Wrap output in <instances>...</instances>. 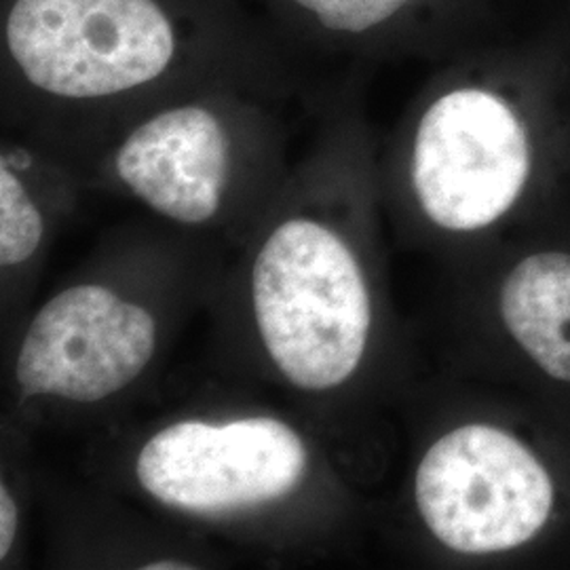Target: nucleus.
<instances>
[{
    "label": "nucleus",
    "instance_id": "obj_1",
    "mask_svg": "<svg viewBox=\"0 0 570 570\" xmlns=\"http://www.w3.org/2000/svg\"><path fill=\"white\" fill-rule=\"evenodd\" d=\"M252 301L266 351L292 385L338 387L360 366L370 332L366 282L326 226L306 218L277 226L256 258Z\"/></svg>",
    "mask_w": 570,
    "mask_h": 570
},
{
    "label": "nucleus",
    "instance_id": "obj_2",
    "mask_svg": "<svg viewBox=\"0 0 570 570\" xmlns=\"http://www.w3.org/2000/svg\"><path fill=\"white\" fill-rule=\"evenodd\" d=\"M4 37L28 81L72 100L155 81L176 53L157 0H16Z\"/></svg>",
    "mask_w": 570,
    "mask_h": 570
},
{
    "label": "nucleus",
    "instance_id": "obj_3",
    "mask_svg": "<svg viewBox=\"0 0 570 570\" xmlns=\"http://www.w3.org/2000/svg\"><path fill=\"white\" fill-rule=\"evenodd\" d=\"M416 505L450 550L494 553L530 541L550 518L543 465L510 433L465 425L438 440L416 471Z\"/></svg>",
    "mask_w": 570,
    "mask_h": 570
},
{
    "label": "nucleus",
    "instance_id": "obj_4",
    "mask_svg": "<svg viewBox=\"0 0 570 570\" xmlns=\"http://www.w3.org/2000/svg\"><path fill=\"white\" fill-rule=\"evenodd\" d=\"M306 449L277 419L228 423L180 421L155 433L140 450L138 480L167 508L223 513L265 505L303 480Z\"/></svg>",
    "mask_w": 570,
    "mask_h": 570
},
{
    "label": "nucleus",
    "instance_id": "obj_5",
    "mask_svg": "<svg viewBox=\"0 0 570 570\" xmlns=\"http://www.w3.org/2000/svg\"><path fill=\"white\" fill-rule=\"evenodd\" d=\"M529 167L522 122L489 91H450L419 125L414 190L429 218L450 230H475L501 218L520 197Z\"/></svg>",
    "mask_w": 570,
    "mask_h": 570
},
{
    "label": "nucleus",
    "instance_id": "obj_6",
    "mask_svg": "<svg viewBox=\"0 0 570 570\" xmlns=\"http://www.w3.org/2000/svg\"><path fill=\"white\" fill-rule=\"evenodd\" d=\"M157 346L155 317L102 285L53 296L28 327L16 376L26 395L94 404L134 383Z\"/></svg>",
    "mask_w": 570,
    "mask_h": 570
},
{
    "label": "nucleus",
    "instance_id": "obj_7",
    "mask_svg": "<svg viewBox=\"0 0 570 570\" xmlns=\"http://www.w3.org/2000/svg\"><path fill=\"white\" fill-rule=\"evenodd\" d=\"M117 171L155 212L202 225L216 216L228 180L225 129L202 106L165 110L122 142Z\"/></svg>",
    "mask_w": 570,
    "mask_h": 570
},
{
    "label": "nucleus",
    "instance_id": "obj_8",
    "mask_svg": "<svg viewBox=\"0 0 570 570\" xmlns=\"http://www.w3.org/2000/svg\"><path fill=\"white\" fill-rule=\"evenodd\" d=\"M501 313L530 357L570 383L569 254H537L515 266L503 285Z\"/></svg>",
    "mask_w": 570,
    "mask_h": 570
},
{
    "label": "nucleus",
    "instance_id": "obj_9",
    "mask_svg": "<svg viewBox=\"0 0 570 570\" xmlns=\"http://www.w3.org/2000/svg\"><path fill=\"white\" fill-rule=\"evenodd\" d=\"M42 216L20 178L2 161L0 167V263H26L42 242Z\"/></svg>",
    "mask_w": 570,
    "mask_h": 570
},
{
    "label": "nucleus",
    "instance_id": "obj_10",
    "mask_svg": "<svg viewBox=\"0 0 570 570\" xmlns=\"http://www.w3.org/2000/svg\"><path fill=\"white\" fill-rule=\"evenodd\" d=\"M334 32H366L395 16L407 0H294Z\"/></svg>",
    "mask_w": 570,
    "mask_h": 570
},
{
    "label": "nucleus",
    "instance_id": "obj_11",
    "mask_svg": "<svg viewBox=\"0 0 570 570\" xmlns=\"http://www.w3.org/2000/svg\"><path fill=\"white\" fill-rule=\"evenodd\" d=\"M18 505L16 499L11 497V492L2 484L0 489V560L7 558V553L11 550L16 534H18Z\"/></svg>",
    "mask_w": 570,
    "mask_h": 570
},
{
    "label": "nucleus",
    "instance_id": "obj_12",
    "mask_svg": "<svg viewBox=\"0 0 570 570\" xmlns=\"http://www.w3.org/2000/svg\"><path fill=\"white\" fill-rule=\"evenodd\" d=\"M165 569H190L188 564H180V562H155V564H146V570H165Z\"/></svg>",
    "mask_w": 570,
    "mask_h": 570
}]
</instances>
